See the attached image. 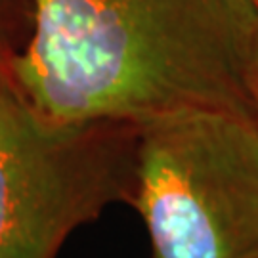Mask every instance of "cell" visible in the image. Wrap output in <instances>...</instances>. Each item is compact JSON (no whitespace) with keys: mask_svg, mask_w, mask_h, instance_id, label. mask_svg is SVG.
<instances>
[{"mask_svg":"<svg viewBox=\"0 0 258 258\" xmlns=\"http://www.w3.org/2000/svg\"><path fill=\"white\" fill-rule=\"evenodd\" d=\"M33 35L6 71L55 122L142 126L184 111L256 120L254 0H31Z\"/></svg>","mask_w":258,"mask_h":258,"instance_id":"1","label":"cell"},{"mask_svg":"<svg viewBox=\"0 0 258 258\" xmlns=\"http://www.w3.org/2000/svg\"><path fill=\"white\" fill-rule=\"evenodd\" d=\"M128 203L155 258H258V122L184 111L138 126Z\"/></svg>","mask_w":258,"mask_h":258,"instance_id":"2","label":"cell"},{"mask_svg":"<svg viewBox=\"0 0 258 258\" xmlns=\"http://www.w3.org/2000/svg\"><path fill=\"white\" fill-rule=\"evenodd\" d=\"M138 128L55 122L0 67V258H55L69 233L128 201Z\"/></svg>","mask_w":258,"mask_h":258,"instance_id":"3","label":"cell"},{"mask_svg":"<svg viewBox=\"0 0 258 258\" xmlns=\"http://www.w3.org/2000/svg\"><path fill=\"white\" fill-rule=\"evenodd\" d=\"M249 88L252 94V100L256 103L258 109V31L254 37V44L250 50V61H249Z\"/></svg>","mask_w":258,"mask_h":258,"instance_id":"4","label":"cell"},{"mask_svg":"<svg viewBox=\"0 0 258 258\" xmlns=\"http://www.w3.org/2000/svg\"><path fill=\"white\" fill-rule=\"evenodd\" d=\"M4 63H6V59H4V55L0 54V67H2V65H4Z\"/></svg>","mask_w":258,"mask_h":258,"instance_id":"5","label":"cell"},{"mask_svg":"<svg viewBox=\"0 0 258 258\" xmlns=\"http://www.w3.org/2000/svg\"><path fill=\"white\" fill-rule=\"evenodd\" d=\"M254 4H256V8H258V0H254Z\"/></svg>","mask_w":258,"mask_h":258,"instance_id":"6","label":"cell"}]
</instances>
